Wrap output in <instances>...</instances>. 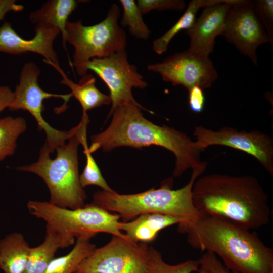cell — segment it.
Here are the masks:
<instances>
[{
  "label": "cell",
  "mask_w": 273,
  "mask_h": 273,
  "mask_svg": "<svg viewBox=\"0 0 273 273\" xmlns=\"http://www.w3.org/2000/svg\"><path fill=\"white\" fill-rule=\"evenodd\" d=\"M123 14L120 21L123 27H128L130 34L135 38L147 40L150 31L142 17V13L134 0H120Z\"/></svg>",
  "instance_id": "cb8c5ba5"
},
{
  "label": "cell",
  "mask_w": 273,
  "mask_h": 273,
  "mask_svg": "<svg viewBox=\"0 0 273 273\" xmlns=\"http://www.w3.org/2000/svg\"><path fill=\"white\" fill-rule=\"evenodd\" d=\"M75 238L46 224L43 242L31 247L24 273H44L58 249L74 244Z\"/></svg>",
  "instance_id": "2e32d148"
},
{
  "label": "cell",
  "mask_w": 273,
  "mask_h": 273,
  "mask_svg": "<svg viewBox=\"0 0 273 273\" xmlns=\"http://www.w3.org/2000/svg\"><path fill=\"white\" fill-rule=\"evenodd\" d=\"M29 213L58 231L74 238L88 239L99 233L128 239L118 228L120 216L92 203L71 209L57 206L49 201L30 200Z\"/></svg>",
  "instance_id": "52a82bcc"
},
{
  "label": "cell",
  "mask_w": 273,
  "mask_h": 273,
  "mask_svg": "<svg viewBox=\"0 0 273 273\" xmlns=\"http://www.w3.org/2000/svg\"><path fill=\"white\" fill-rule=\"evenodd\" d=\"M26 128V120L22 117L0 119V161L14 154L17 139Z\"/></svg>",
  "instance_id": "603a6c76"
},
{
  "label": "cell",
  "mask_w": 273,
  "mask_h": 273,
  "mask_svg": "<svg viewBox=\"0 0 273 273\" xmlns=\"http://www.w3.org/2000/svg\"><path fill=\"white\" fill-rule=\"evenodd\" d=\"M120 15L119 7L113 4L105 19L96 24L85 26L81 20L68 21L63 43L64 48L66 42L73 47L71 66L80 77L87 74L85 66L93 59L106 57L126 48V33L118 23Z\"/></svg>",
  "instance_id": "8992f818"
},
{
  "label": "cell",
  "mask_w": 273,
  "mask_h": 273,
  "mask_svg": "<svg viewBox=\"0 0 273 273\" xmlns=\"http://www.w3.org/2000/svg\"><path fill=\"white\" fill-rule=\"evenodd\" d=\"M56 69L63 77L61 83L70 88L72 97L80 104L82 113H87L91 109L111 104L110 96L102 93L97 88L95 78L92 74H86L77 83H75L67 76L60 67Z\"/></svg>",
  "instance_id": "d6986e66"
},
{
  "label": "cell",
  "mask_w": 273,
  "mask_h": 273,
  "mask_svg": "<svg viewBox=\"0 0 273 273\" xmlns=\"http://www.w3.org/2000/svg\"><path fill=\"white\" fill-rule=\"evenodd\" d=\"M231 273H237V272H231ZM272 273H273V272H272Z\"/></svg>",
  "instance_id": "836d02e7"
},
{
  "label": "cell",
  "mask_w": 273,
  "mask_h": 273,
  "mask_svg": "<svg viewBox=\"0 0 273 273\" xmlns=\"http://www.w3.org/2000/svg\"><path fill=\"white\" fill-rule=\"evenodd\" d=\"M179 221L170 216L159 213H145L131 221H119L118 228L130 241L147 243L153 241L162 229L179 224Z\"/></svg>",
  "instance_id": "e0dca14e"
},
{
  "label": "cell",
  "mask_w": 273,
  "mask_h": 273,
  "mask_svg": "<svg viewBox=\"0 0 273 273\" xmlns=\"http://www.w3.org/2000/svg\"><path fill=\"white\" fill-rule=\"evenodd\" d=\"M95 248V245L90 242V240L77 239L71 251L63 256L54 258L44 273H74Z\"/></svg>",
  "instance_id": "7402d4cb"
},
{
  "label": "cell",
  "mask_w": 273,
  "mask_h": 273,
  "mask_svg": "<svg viewBox=\"0 0 273 273\" xmlns=\"http://www.w3.org/2000/svg\"><path fill=\"white\" fill-rule=\"evenodd\" d=\"M221 35L257 65L256 50L269 42L254 9L253 1L238 0L229 9Z\"/></svg>",
  "instance_id": "4fadbf2b"
},
{
  "label": "cell",
  "mask_w": 273,
  "mask_h": 273,
  "mask_svg": "<svg viewBox=\"0 0 273 273\" xmlns=\"http://www.w3.org/2000/svg\"><path fill=\"white\" fill-rule=\"evenodd\" d=\"M81 145L84 147V153L86 155V164L83 172L79 175L80 183L82 187L83 188L87 186L95 185L100 187L104 191H114L109 187L103 177L92 153L88 151L86 138L81 141Z\"/></svg>",
  "instance_id": "484cf974"
},
{
  "label": "cell",
  "mask_w": 273,
  "mask_h": 273,
  "mask_svg": "<svg viewBox=\"0 0 273 273\" xmlns=\"http://www.w3.org/2000/svg\"><path fill=\"white\" fill-rule=\"evenodd\" d=\"M152 248L113 236L107 244L96 248L74 273H146Z\"/></svg>",
  "instance_id": "9c48e42d"
},
{
  "label": "cell",
  "mask_w": 273,
  "mask_h": 273,
  "mask_svg": "<svg viewBox=\"0 0 273 273\" xmlns=\"http://www.w3.org/2000/svg\"><path fill=\"white\" fill-rule=\"evenodd\" d=\"M142 14L152 10H183L186 4L181 0H138L136 2Z\"/></svg>",
  "instance_id": "83f0119b"
},
{
  "label": "cell",
  "mask_w": 273,
  "mask_h": 273,
  "mask_svg": "<svg viewBox=\"0 0 273 273\" xmlns=\"http://www.w3.org/2000/svg\"><path fill=\"white\" fill-rule=\"evenodd\" d=\"M228 0H191L180 18L163 35L154 40L152 49L158 55L167 51L168 45L180 31L188 30L196 20V15L199 9L212 5L223 3Z\"/></svg>",
  "instance_id": "44dd1931"
},
{
  "label": "cell",
  "mask_w": 273,
  "mask_h": 273,
  "mask_svg": "<svg viewBox=\"0 0 273 273\" xmlns=\"http://www.w3.org/2000/svg\"><path fill=\"white\" fill-rule=\"evenodd\" d=\"M85 70L95 73L109 89L112 106L107 118L114 109L123 105L144 108L134 98L132 90L144 89L148 84L137 67L129 62L125 49L106 57L93 59L86 64Z\"/></svg>",
  "instance_id": "30bf717a"
},
{
  "label": "cell",
  "mask_w": 273,
  "mask_h": 273,
  "mask_svg": "<svg viewBox=\"0 0 273 273\" xmlns=\"http://www.w3.org/2000/svg\"><path fill=\"white\" fill-rule=\"evenodd\" d=\"M184 233L191 247L218 255L231 272H273V249L255 232L238 223L202 214Z\"/></svg>",
  "instance_id": "3957f363"
},
{
  "label": "cell",
  "mask_w": 273,
  "mask_h": 273,
  "mask_svg": "<svg viewBox=\"0 0 273 273\" xmlns=\"http://www.w3.org/2000/svg\"><path fill=\"white\" fill-rule=\"evenodd\" d=\"M197 272L198 273H211L209 270H208L206 268L200 265Z\"/></svg>",
  "instance_id": "d6a6232c"
},
{
  "label": "cell",
  "mask_w": 273,
  "mask_h": 273,
  "mask_svg": "<svg viewBox=\"0 0 273 273\" xmlns=\"http://www.w3.org/2000/svg\"><path fill=\"white\" fill-rule=\"evenodd\" d=\"M23 9V6L16 4L14 0H0V21L8 12L21 11Z\"/></svg>",
  "instance_id": "4dcf8cb0"
},
{
  "label": "cell",
  "mask_w": 273,
  "mask_h": 273,
  "mask_svg": "<svg viewBox=\"0 0 273 273\" xmlns=\"http://www.w3.org/2000/svg\"><path fill=\"white\" fill-rule=\"evenodd\" d=\"M142 110L152 113L146 108L125 104L114 109L108 127L91 137L88 151L99 149L109 152L121 146L141 148L158 146L172 152L175 157L173 176L177 177L188 169L204 171L207 163L200 159L202 151L186 133L166 125L160 126L145 118Z\"/></svg>",
  "instance_id": "6da1fadb"
},
{
  "label": "cell",
  "mask_w": 273,
  "mask_h": 273,
  "mask_svg": "<svg viewBox=\"0 0 273 273\" xmlns=\"http://www.w3.org/2000/svg\"><path fill=\"white\" fill-rule=\"evenodd\" d=\"M40 70L33 62H28L22 67L20 81L14 92V99L8 108L10 111L24 110L28 111L35 119L38 129L43 130L46 135V143L51 153L56 148L65 143L74 133V129L62 131L50 126L44 119L43 101L50 98H60L64 101L63 105L58 109V113L67 108V103L72 97L71 94H56L43 90L39 85L38 78Z\"/></svg>",
  "instance_id": "ba28073f"
},
{
  "label": "cell",
  "mask_w": 273,
  "mask_h": 273,
  "mask_svg": "<svg viewBox=\"0 0 273 273\" xmlns=\"http://www.w3.org/2000/svg\"><path fill=\"white\" fill-rule=\"evenodd\" d=\"M74 128L68 143L56 148L55 159L50 158L52 153L45 142L36 162L17 168L34 173L43 180L49 190L50 203L71 209L83 207L86 199L78 172L77 150L80 143L77 126Z\"/></svg>",
  "instance_id": "5b68a950"
},
{
  "label": "cell",
  "mask_w": 273,
  "mask_h": 273,
  "mask_svg": "<svg viewBox=\"0 0 273 273\" xmlns=\"http://www.w3.org/2000/svg\"><path fill=\"white\" fill-rule=\"evenodd\" d=\"M238 0H228L203 8L201 14L186 33L190 39L188 50L209 56L214 50L215 38L221 35L228 12Z\"/></svg>",
  "instance_id": "9a60e30c"
},
{
  "label": "cell",
  "mask_w": 273,
  "mask_h": 273,
  "mask_svg": "<svg viewBox=\"0 0 273 273\" xmlns=\"http://www.w3.org/2000/svg\"><path fill=\"white\" fill-rule=\"evenodd\" d=\"M200 265L204 267L211 273H231L217 257L216 255L210 252H206L198 259Z\"/></svg>",
  "instance_id": "f1b7e54d"
},
{
  "label": "cell",
  "mask_w": 273,
  "mask_h": 273,
  "mask_svg": "<svg viewBox=\"0 0 273 273\" xmlns=\"http://www.w3.org/2000/svg\"><path fill=\"white\" fill-rule=\"evenodd\" d=\"M148 70L158 73L162 79L173 85H181L188 91L194 86L202 89L210 87L218 74L208 56L188 50L176 53L159 63L148 65Z\"/></svg>",
  "instance_id": "7c38bea8"
},
{
  "label": "cell",
  "mask_w": 273,
  "mask_h": 273,
  "mask_svg": "<svg viewBox=\"0 0 273 273\" xmlns=\"http://www.w3.org/2000/svg\"><path fill=\"white\" fill-rule=\"evenodd\" d=\"M14 97V92L9 87L0 86V113L9 107Z\"/></svg>",
  "instance_id": "1f68e13d"
},
{
  "label": "cell",
  "mask_w": 273,
  "mask_h": 273,
  "mask_svg": "<svg viewBox=\"0 0 273 273\" xmlns=\"http://www.w3.org/2000/svg\"><path fill=\"white\" fill-rule=\"evenodd\" d=\"M192 200L202 214L226 219L251 230L269 221L267 195L253 176H203L194 183Z\"/></svg>",
  "instance_id": "7a4b0ae2"
},
{
  "label": "cell",
  "mask_w": 273,
  "mask_h": 273,
  "mask_svg": "<svg viewBox=\"0 0 273 273\" xmlns=\"http://www.w3.org/2000/svg\"><path fill=\"white\" fill-rule=\"evenodd\" d=\"M203 172L194 170L189 182L178 189H173L170 181L158 188L131 194H120L115 191H98L92 204L118 214L123 222L129 221L145 213H159L171 216L179 221L177 230L185 231L202 214L195 207L192 188L195 180Z\"/></svg>",
  "instance_id": "277c9868"
},
{
  "label": "cell",
  "mask_w": 273,
  "mask_h": 273,
  "mask_svg": "<svg viewBox=\"0 0 273 273\" xmlns=\"http://www.w3.org/2000/svg\"><path fill=\"white\" fill-rule=\"evenodd\" d=\"M200 267L199 260H188L175 265L166 263L161 254L152 248L150 263L146 273H193Z\"/></svg>",
  "instance_id": "d4e9b609"
},
{
  "label": "cell",
  "mask_w": 273,
  "mask_h": 273,
  "mask_svg": "<svg viewBox=\"0 0 273 273\" xmlns=\"http://www.w3.org/2000/svg\"><path fill=\"white\" fill-rule=\"evenodd\" d=\"M24 236L14 232L0 240V268L4 273H24L30 249Z\"/></svg>",
  "instance_id": "ac0fdd59"
},
{
  "label": "cell",
  "mask_w": 273,
  "mask_h": 273,
  "mask_svg": "<svg viewBox=\"0 0 273 273\" xmlns=\"http://www.w3.org/2000/svg\"><path fill=\"white\" fill-rule=\"evenodd\" d=\"M189 104L191 110L195 113L203 111L205 104V96L203 89L197 86L188 90Z\"/></svg>",
  "instance_id": "f546056e"
},
{
  "label": "cell",
  "mask_w": 273,
  "mask_h": 273,
  "mask_svg": "<svg viewBox=\"0 0 273 273\" xmlns=\"http://www.w3.org/2000/svg\"><path fill=\"white\" fill-rule=\"evenodd\" d=\"M79 2L75 0L48 1L40 9L31 13L30 20L36 25L46 24L58 28L62 33L63 41L68 18Z\"/></svg>",
  "instance_id": "ffe728a7"
},
{
  "label": "cell",
  "mask_w": 273,
  "mask_h": 273,
  "mask_svg": "<svg viewBox=\"0 0 273 273\" xmlns=\"http://www.w3.org/2000/svg\"><path fill=\"white\" fill-rule=\"evenodd\" d=\"M254 9L256 16L263 27L269 39L273 44V1H253Z\"/></svg>",
  "instance_id": "4316f807"
},
{
  "label": "cell",
  "mask_w": 273,
  "mask_h": 273,
  "mask_svg": "<svg viewBox=\"0 0 273 273\" xmlns=\"http://www.w3.org/2000/svg\"><path fill=\"white\" fill-rule=\"evenodd\" d=\"M35 31L33 38L25 39L15 32L10 23L4 22L0 27V52L14 55L34 52L43 56L44 62L55 68L59 67L53 44L60 30L49 24H38Z\"/></svg>",
  "instance_id": "5bb4252c"
},
{
  "label": "cell",
  "mask_w": 273,
  "mask_h": 273,
  "mask_svg": "<svg viewBox=\"0 0 273 273\" xmlns=\"http://www.w3.org/2000/svg\"><path fill=\"white\" fill-rule=\"evenodd\" d=\"M195 142L202 151L210 146L229 147L254 157L269 174L273 176V139L258 130L238 131L229 127L213 130L203 127H195Z\"/></svg>",
  "instance_id": "8fae6325"
}]
</instances>
